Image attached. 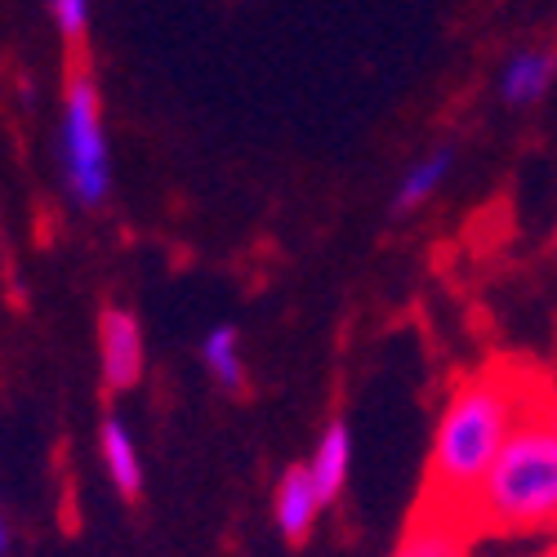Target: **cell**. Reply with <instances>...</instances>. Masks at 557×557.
<instances>
[{"instance_id": "cell-12", "label": "cell", "mask_w": 557, "mask_h": 557, "mask_svg": "<svg viewBox=\"0 0 557 557\" xmlns=\"http://www.w3.org/2000/svg\"><path fill=\"white\" fill-rule=\"evenodd\" d=\"M45 5H50V14H54V27H59L63 45L76 54L85 45V36H89V0H45Z\"/></svg>"}, {"instance_id": "cell-6", "label": "cell", "mask_w": 557, "mask_h": 557, "mask_svg": "<svg viewBox=\"0 0 557 557\" xmlns=\"http://www.w3.org/2000/svg\"><path fill=\"white\" fill-rule=\"evenodd\" d=\"M348 469H352V433L344 420H331L326 433H321L312 459H308V473H312V486L321 495V504H335L344 495V482H348Z\"/></svg>"}, {"instance_id": "cell-5", "label": "cell", "mask_w": 557, "mask_h": 557, "mask_svg": "<svg viewBox=\"0 0 557 557\" xmlns=\"http://www.w3.org/2000/svg\"><path fill=\"white\" fill-rule=\"evenodd\" d=\"M321 495L312 486V473H308V463L304 469H286L282 482H276L272 491V518H276V531H282L290 544H304L321 518Z\"/></svg>"}, {"instance_id": "cell-1", "label": "cell", "mask_w": 557, "mask_h": 557, "mask_svg": "<svg viewBox=\"0 0 557 557\" xmlns=\"http://www.w3.org/2000/svg\"><path fill=\"white\" fill-rule=\"evenodd\" d=\"M540 388H527L518 370H473L459 380L442 406V420L429 450V473H424V513H442L463 527V508L473 491L491 473L504 442L522 424L527 406Z\"/></svg>"}, {"instance_id": "cell-2", "label": "cell", "mask_w": 557, "mask_h": 557, "mask_svg": "<svg viewBox=\"0 0 557 557\" xmlns=\"http://www.w3.org/2000/svg\"><path fill=\"white\" fill-rule=\"evenodd\" d=\"M469 535H540L557 531V424L548 414V388L535 393L522 424L504 442L491 473L463 508Z\"/></svg>"}, {"instance_id": "cell-9", "label": "cell", "mask_w": 557, "mask_h": 557, "mask_svg": "<svg viewBox=\"0 0 557 557\" xmlns=\"http://www.w3.org/2000/svg\"><path fill=\"white\" fill-rule=\"evenodd\" d=\"M99 450H103V469H108L112 486L125 499H138V491H144V459H138V446H134L125 420L108 414L103 429H99Z\"/></svg>"}, {"instance_id": "cell-10", "label": "cell", "mask_w": 557, "mask_h": 557, "mask_svg": "<svg viewBox=\"0 0 557 557\" xmlns=\"http://www.w3.org/2000/svg\"><path fill=\"white\" fill-rule=\"evenodd\" d=\"M450 165H455V152H450V148H433L424 161H414V165L401 174V183H397L393 214H410V210H420V206L442 188V183H446Z\"/></svg>"}, {"instance_id": "cell-11", "label": "cell", "mask_w": 557, "mask_h": 557, "mask_svg": "<svg viewBox=\"0 0 557 557\" xmlns=\"http://www.w3.org/2000/svg\"><path fill=\"white\" fill-rule=\"evenodd\" d=\"M201 361L214 375V384H223L227 393H242L246 388V361H242V339L232 326H214L201 339Z\"/></svg>"}, {"instance_id": "cell-4", "label": "cell", "mask_w": 557, "mask_h": 557, "mask_svg": "<svg viewBox=\"0 0 557 557\" xmlns=\"http://www.w3.org/2000/svg\"><path fill=\"white\" fill-rule=\"evenodd\" d=\"M99 361H103V384L112 393H129L144 380L148 348H144V326L125 308H108L99 317Z\"/></svg>"}, {"instance_id": "cell-8", "label": "cell", "mask_w": 557, "mask_h": 557, "mask_svg": "<svg viewBox=\"0 0 557 557\" xmlns=\"http://www.w3.org/2000/svg\"><path fill=\"white\" fill-rule=\"evenodd\" d=\"M469 540L473 535L463 531L459 522H450L442 513H424L420 508L393 557H469Z\"/></svg>"}, {"instance_id": "cell-13", "label": "cell", "mask_w": 557, "mask_h": 557, "mask_svg": "<svg viewBox=\"0 0 557 557\" xmlns=\"http://www.w3.org/2000/svg\"><path fill=\"white\" fill-rule=\"evenodd\" d=\"M540 557H557V544H553V548H544V553H540Z\"/></svg>"}, {"instance_id": "cell-3", "label": "cell", "mask_w": 557, "mask_h": 557, "mask_svg": "<svg viewBox=\"0 0 557 557\" xmlns=\"http://www.w3.org/2000/svg\"><path fill=\"white\" fill-rule=\"evenodd\" d=\"M59 152H63V178L72 201L81 210H99L112 193V157H108V129H103V99L89 67H72L67 76Z\"/></svg>"}, {"instance_id": "cell-7", "label": "cell", "mask_w": 557, "mask_h": 557, "mask_svg": "<svg viewBox=\"0 0 557 557\" xmlns=\"http://www.w3.org/2000/svg\"><path fill=\"white\" fill-rule=\"evenodd\" d=\"M553 76H557V54L553 50H522L499 72V99L513 103V108H531L548 95Z\"/></svg>"}]
</instances>
